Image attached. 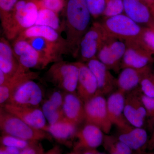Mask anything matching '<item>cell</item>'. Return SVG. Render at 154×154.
Here are the masks:
<instances>
[{
	"instance_id": "cell-27",
	"label": "cell",
	"mask_w": 154,
	"mask_h": 154,
	"mask_svg": "<svg viewBox=\"0 0 154 154\" xmlns=\"http://www.w3.org/2000/svg\"><path fill=\"white\" fill-rule=\"evenodd\" d=\"M35 25L48 26L60 33L62 26L58 14L45 8H40Z\"/></svg>"
},
{
	"instance_id": "cell-43",
	"label": "cell",
	"mask_w": 154,
	"mask_h": 154,
	"mask_svg": "<svg viewBox=\"0 0 154 154\" xmlns=\"http://www.w3.org/2000/svg\"><path fill=\"white\" fill-rule=\"evenodd\" d=\"M46 154H60L57 148H55L53 149L52 150L50 151Z\"/></svg>"
},
{
	"instance_id": "cell-15",
	"label": "cell",
	"mask_w": 154,
	"mask_h": 154,
	"mask_svg": "<svg viewBox=\"0 0 154 154\" xmlns=\"http://www.w3.org/2000/svg\"><path fill=\"white\" fill-rule=\"evenodd\" d=\"M124 14L143 27L154 25V11L142 0H123Z\"/></svg>"
},
{
	"instance_id": "cell-17",
	"label": "cell",
	"mask_w": 154,
	"mask_h": 154,
	"mask_svg": "<svg viewBox=\"0 0 154 154\" xmlns=\"http://www.w3.org/2000/svg\"><path fill=\"white\" fill-rule=\"evenodd\" d=\"M125 94L116 90L109 95L107 99L108 116L111 123L118 130L125 129L132 125L125 117L124 109Z\"/></svg>"
},
{
	"instance_id": "cell-28",
	"label": "cell",
	"mask_w": 154,
	"mask_h": 154,
	"mask_svg": "<svg viewBox=\"0 0 154 154\" xmlns=\"http://www.w3.org/2000/svg\"><path fill=\"white\" fill-rule=\"evenodd\" d=\"M42 110L50 125L55 124L65 118L62 109L58 107L48 99L43 103Z\"/></svg>"
},
{
	"instance_id": "cell-39",
	"label": "cell",
	"mask_w": 154,
	"mask_h": 154,
	"mask_svg": "<svg viewBox=\"0 0 154 154\" xmlns=\"http://www.w3.org/2000/svg\"><path fill=\"white\" fill-rule=\"evenodd\" d=\"M36 143L22 149L19 154H43L41 148L35 145Z\"/></svg>"
},
{
	"instance_id": "cell-24",
	"label": "cell",
	"mask_w": 154,
	"mask_h": 154,
	"mask_svg": "<svg viewBox=\"0 0 154 154\" xmlns=\"http://www.w3.org/2000/svg\"><path fill=\"white\" fill-rule=\"evenodd\" d=\"M118 139L132 150H137L146 144L148 139L147 132L143 128L131 126L118 130Z\"/></svg>"
},
{
	"instance_id": "cell-29",
	"label": "cell",
	"mask_w": 154,
	"mask_h": 154,
	"mask_svg": "<svg viewBox=\"0 0 154 154\" xmlns=\"http://www.w3.org/2000/svg\"><path fill=\"white\" fill-rule=\"evenodd\" d=\"M19 0H0V19L3 30L11 20L13 11Z\"/></svg>"
},
{
	"instance_id": "cell-8",
	"label": "cell",
	"mask_w": 154,
	"mask_h": 154,
	"mask_svg": "<svg viewBox=\"0 0 154 154\" xmlns=\"http://www.w3.org/2000/svg\"><path fill=\"white\" fill-rule=\"evenodd\" d=\"M85 121L99 128L104 133H109L113 125L107 111V99L105 96L96 95L85 103Z\"/></svg>"
},
{
	"instance_id": "cell-36",
	"label": "cell",
	"mask_w": 154,
	"mask_h": 154,
	"mask_svg": "<svg viewBox=\"0 0 154 154\" xmlns=\"http://www.w3.org/2000/svg\"><path fill=\"white\" fill-rule=\"evenodd\" d=\"M41 8L50 10L58 14L65 6L64 0H39Z\"/></svg>"
},
{
	"instance_id": "cell-12",
	"label": "cell",
	"mask_w": 154,
	"mask_h": 154,
	"mask_svg": "<svg viewBox=\"0 0 154 154\" xmlns=\"http://www.w3.org/2000/svg\"><path fill=\"white\" fill-rule=\"evenodd\" d=\"M42 98L43 93L41 87L33 80H29L19 86L6 103L24 107H39Z\"/></svg>"
},
{
	"instance_id": "cell-46",
	"label": "cell",
	"mask_w": 154,
	"mask_h": 154,
	"mask_svg": "<svg viewBox=\"0 0 154 154\" xmlns=\"http://www.w3.org/2000/svg\"><path fill=\"white\" fill-rule=\"evenodd\" d=\"M69 154H76L75 153H70Z\"/></svg>"
},
{
	"instance_id": "cell-35",
	"label": "cell",
	"mask_w": 154,
	"mask_h": 154,
	"mask_svg": "<svg viewBox=\"0 0 154 154\" xmlns=\"http://www.w3.org/2000/svg\"><path fill=\"white\" fill-rule=\"evenodd\" d=\"M139 39L149 49L154 52V25L144 27Z\"/></svg>"
},
{
	"instance_id": "cell-30",
	"label": "cell",
	"mask_w": 154,
	"mask_h": 154,
	"mask_svg": "<svg viewBox=\"0 0 154 154\" xmlns=\"http://www.w3.org/2000/svg\"><path fill=\"white\" fill-rule=\"evenodd\" d=\"M140 88L145 96L154 98V69L153 67L144 76Z\"/></svg>"
},
{
	"instance_id": "cell-41",
	"label": "cell",
	"mask_w": 154,
	"mask_h": 154,
	"mask_svg": "<svg viewBox=\"0 0 154 154\" xmlns=\"http://www.w3.org/2000/svg\"><path fill=\"white\" fill-rule=\"evenodd\" d=\"M8 80V76L3 72L0 70V85L5 83Z\"/></svg>"
},
{
	"instance_id": "cell-42",
	"label": "cell",
	"mask_w": 154,
	"mask_h": 154,
	"mask_svg": "<svg viewBox=\"0 0 154 154\" xmlns=\"http://www.w3.org/2000/svg\"><path fill=\"white\" fill-rule=\"evenodd\" d=\"M149 5L154 11V0H142Z\"/></svg>"
},
{
	"instance_id": "cell-40",
	"label": "cell",
	"mask_w": 154,
	"mask_h": 154,
	"mask_svg": "<svg viewBox=\"0 0 154 154\" xmlns=\"http://www.w3.org/2000/svg\"><path fill=\"white\" fill-rule=\"evenodd\" d=\"M20 149L14 147L3 146L1 147L0 154H19Z\"/></svg>"
},
{
	"instance_id": "cell-31",
	"label": "cell",
	"mask_w": 154,
	"mask_h": 154,
	"mask_svg": "<svg viewBox=\"0 0 154 154\" xmlns=\"http://www.w3.org/2000/svg\"><path fill=\"white\" fill-rule=\"evenodd\" d=\"M142 98L146 112V125L149 131L152 134L154 132V98L147 97L143 94Z\"/></svg>"
},
{
	"instance_id": "cell-22",
	"label": "cell",
	"mask_w": 154,
	"mask_h": 154,
	"mask_svg": "<svg viewBox=\"0 0 154 154\" xmlns=\"http://www.w3.org/2000/svg\"><path fill=\"white\" fill-rule=\"evenodd\" d=\"M8 40L3 37L0 38V70L9 79L17 73L20 65Z\"/></svg>"
},
{
	"instance_id": "cell-21",
	"label": "cell",
	"mask_w": 154,
	"mask_h": 154,
	"mask_svg": "<svg viewBox=\"0 0 154 154\" xmlns=\"http://www.w3.org/2000/svg\"><path fill=\"white\" fill-rule=\"evenodd\" d=\"M84 105L77 93H66L62 106L65 118L78 126L85 121Z\"/></svg>"
},
{
	"instance_id": "cell-26",
	"label": "cell",
	"mask_w": 154,
	"mask_h": 154,
	"mask_svg": "<svg viewBox=\"0 0 154 154\" xmlns=\"http://www.w3.org/2000/svg\"><path fill=\"white\" fill-rule=\"evenodd\" d=\"M75 124L64 118L52 125H48L47 132L60 142H66L75 137L77 131Z\"/></svg>"
},
{
	"instance_id": "cell-16",
	"label": "cell",
	"mask_w": 154,
	"mask_h": 154,
	"mask_svg": "<svg viewBox=\"0 0 154 154\" xmlns=\"http://www.w3.org/2000/svg\"><path fill=\"white\" fill-rule=\"evenodd\" d=\"M79 67V77L76 93L84 103L98 94L96 78L85 63L77 62Z\"/></svg>"
},
{
	"instance_id": "cell-20",
	"label": "cell",
	"mask_w": 154,
	"mask_h": 154,
	"mask_svg": "<svg viewBox=\"0 0 154 154\" xmlns=\"http://www.w3.org/2000/svg\"><path fill=\"white\" fill-rule=\"evenodd\" d=\"M27 40L49 64L61 60L62 54L68 52L65 45L52 42L45 38L35 37Z\"/></svg>"
},
{
	"instance_id": "cell-38",
	"label": "cell",
	"mask_w": 154,
	"mask_h": 154,
	"mask_svg": "<svg viewBox=\"0 0 154 154\" xmlns=\"http://www.w3.org/2000/svg\"><path fill=\"white\" fill-rule=\"evenodd\" d=\"M64 96V95H63L60 91H54L50 96L48 100L59 108L62 109Z\"/></svg>"
},
{
	"instance_id": "cell-32",
	"label": "cell",
	"mask_w": 154,
	"mask_h": 154,
	"mask_svg": "<svg viewBox=\"0 0 154 154\" xmlns=\"http://www.w3.org/2000/svg\"><path fill=\"white\" fill-rule=\"evenodd\" d=\"M1 141L3 146L14 147L20 149H23L37 142L29 141L6 134H3L2 136L1 137Z\"/></svg>"
},
{
	"instance_id": "cell-9",
	"label": "cell",
	"mask_w": 154,
	"mask_h": 154,
	"mask_svg": "<svg viewBox=\"0 0 154 154\" xmlns=\"http://www.w3.org/2000/svg\"><path fill=\"white\" fill-rule=\"evenodd\" d=\"M126 48L125 41L109 36L99 48L97 58L110 71L118 72Z\"/></svg>"
},
{
	"instance_id": "cell-19",
	"label": "cell",
	"mask_w": 154,
	"mask_h": 154,
	"mask_svg": "<svg viewBox=\"0 0 154 154\" xmlns=\"http://www.w3.org/2000/svg\"><path fill=\"white\" fill-rule=\"evenodd\" d=\"M152 67L141 69L130 67L122 69L116 79L117 90L126 94L139 88L144 76Z\"/></svg>"
},
{
	"instance_id": "cell-13",
	"label": "cell",
	"mask_w": 154,
	"mask_h": 154,
	"mask_svg": "<svg viewBox=\"0 0 154 154\" xmlns=\"http://www.w3.org/2000/svg\"><path fill=\"white\" fill-rule=\"evenodd\" d=\"M1 107L30 126L47 132L48 125L46 123V119L39 107L17 106L9 103L4 104Z\"/></svg>"
},
{
	"instance_id": "cell-34",
	"label": "cell",
	"mask_w": 154,
	"mask_h": 154,
	"mask_svg": "<svg viewBox=\"0 0 154 154\" xmlns=\"http://www.w3.org/2000/svg\"><path fill=\"white\" fill-rule=\"evenodd\" d=\"M92 17L97 19L103 17L106 8L105 0H85Z\"/></svg>"
},
{
	"instance_id": "cell-7",
	"label": "cell",
	"mask_w": 154,
	"mask_h": 154,
	"mask_svg": "<svg viewBox=\"0 0 154 154\" xmlns=\"http://www.w3.org/2000/svg\"><path fill=\"white\" fill-rule=\"evenodd\" d=\"M126 50L122 63L121 69L125 67L143 69L153 66L154 52L140 39L125 41Z\"/></svg>"
},
{
	"instance_id": "cell-3",
	"label": "cell",
	"mask_w": 154,
	"mask_h": 154,
	"mask_svg": "<svg viewBox=\"0 0 154 154\" xmlns=\"http://www.w3.org/2000/svg\"><path fill=\"white\" fill-rule=\"evenodd\" d=\"M0 128L4 134L31 142L42 140H51L52 137L48 132L34 128L25 123L17 116L1 107Z\"/></svg>"
},
{
	"instance_id": "cell-23",
	"label": "cell",
	"mask_w": 154,
	"mask_h": 154,
	"mask_svg": "<svg viewBox=\"0 0 154 154\" xmlns=\"http://www.w3.org/2000/svg\"><path fill=\"white\" fill-rule=\"evenodd\" d=\"M104 132L94 125L86 123L77 131L75 137L79 139L77 148L81 147L96 148L101 145L104 140Z\"/></svg>"
},
{
	"instance_id": "cell-6",
	"label": "cell",
	"mask_w": 154,
	"mask_h": 154,
	"mask_svg": "<svg viewBox=\"0 0 154 154\" xmlns=\"http://www.w3.org/2000/svg\"><path fill=\"white\" fill-rule=\"evenodd\" d=\"M109 36L101 22L92 23L80 42L78 55L80 61L86 63L97 58L99 48Z\"/></svg>"
},
{
	"instance_id": "cell-4",
	"label": "cell",
	"mask_w": 154,
	"mask_h": 154,
	"mask_svg": "<svg viewBox=\"0 0 154 154\" xmlns=\"http://www.w3.org/2000/svg\"><path fill=\"white\" fill-rule=\"evenodd\" d=\"M45 77L48 82L66 93H76L79 77L77 62H56L46 72Z\"/></svg>"
},
{
	"instance_id": "cell-1",
	"label": "cell",
	"mask_w": 154,
	"mask_h": 154,
	"mask_svg": "<svg viewBox=\"0 0 154 154\" xmlns=\"http://www.w3.org/2000/svg\"><path fill=\"white\" fill-rule=\"evenodd\" d=\"M66 10L65 28L68 51L77 57L80 42L92 25L93 17L85 0H69Z\"/></svg>"
},
{
	"instance_id": "cell-25",
	"label": "cell",
	"mask_w": 154,
	"mask_h": 154,
	"mask_svg": "<svg viewBox=\"0 0 154 154\" xmlns=\"http://www.w3.org/2000/svg\"><path fill=\"white\" fill-rule=\"evenodd\" d=\"M35 37L45 38L48 41L65 45L67 48L66 39L60 36L57 30L48 26L33 25L22 32L17 38L28 39Z\"/></svg>"
},
{
	"instance_id": "cell-45",
	"label": "cell",
	"mask_w": 154,
	"mask_h": 154,
	"mask_svg": "<svg viewBox=\"0 0 154 154\" xmlns=\"http://www.w3.org/2000/svg\"><path fill=\"white\" fill-rule=\"evenodd\" d=\"M96 153H95L93 152H91V151H88L85 152L84 153L82 154H96Z\"/></svg>"
},
{
	"instance_id": "cell-33",
	"label": "cell",
	"mask_w": 154,
	"mask_h": 154,
	"mask_svg": "<svg viewBox=\"0 0 154 154\" xmlns=\"http://www.w3.org/2000/svg\"><path fill=\"white\" fill-rule=\"evenodd\" d=\"M106 8L103 17L107 18L124 13L123 0H105Z\"/></svg>"
},
{
	"instance_id": "cell-37",
	"label": "cell",
	"mask_w": 154,
	"mask_h": 154,
	"mask_svg": "<svg viewBox=\"0 0 154 154\" xmlns=\"http://www.w3.org/2000/svg\"><path fill=\"white\" fill-rule=\"evenodd\" d=\"M132 151L128 146L118 139L110 154H132Z\"/></svg>"
},
{
	"instance_id": "cell-14",
	"label": "cell",
	"mask_w": 154,
	"mask_h": 154,
	"mask_svg": "<svg viewBox=\"0 0 154 154\" xmlns=\"http://www.w3.org/2000/svg\"><path fill=\"white\" fill-rule=\"evenodd\" d=\"M85 63L97 81L98 87L97 95L109 96L117 90L116 79L105 65L97 58L91 60Z\"/></svg>"
},
{
	"instance_id": "cell-2",
	"label": "cell",
	"mask_w": 154,
	"mask_h": 154,
	"mask_svg": "<svg viewBox=\"0 0 154 154\" xmlns=\"http://www.w3.org/2000/svg\"><path fill=\"white\" fill-rule=\"evenodd\" d=\"M40 8L39 0H19L10 22L3 30L8 40H15L20 33L35 25Z\"/></svg>"
},
{
	"instance_id": "cell-10",
	"label": "cell",
	"mask_w": 154,
	"mask_h": 154,
	"mask_svg": "<svg viewBox=\"0 0 154 154\" xmlns=\"http://www.w3.org/2000/svg\"><path fill=\"white\" fill-rule=\"evenodd\" d=\"M12 46L19 64L26 69H43L49 64L27 39L16 38Z\"/></svg>"
},
{
	"instance_id": "cell-47",
	"label": "cell",
	"mask_w": 154,
	"mask_h": 154,
	"mask_svg": "<svg viewBox=\"0 0 154 154\" xmlns=\"http://www.w3.org/2000/svg\"><path fill=\"white\" fill-rule=\"evenodd\" d=\"M96 154H103V153H96Z\"/></svg>"
},
{
	"instance_id": "cell-18",
	"label": "cell",
	"mask_w": 154,
	"mask_h": 154,
	"mask_svg": "<svg viewBox=\"0 0 154 154\" xmlns=\"http://www.w3.org/2000/svg\"><path fill=\"white\" fill-rule=\"evenodd\" d=\"M39 73L26 69L21 66L16 74L5 83L0 85V104L2 106L9 100L14 91L22 84L38 78Z\"/></svg>"
},
{
	"instance_id": "cell-5",
	"label": "cell",
	"mask_w": 154,
	"mask_h": 154,
	"mask_svg": "<svg viewBox=\"0 0 154 154\" xmlns=\"http://www.w3.org/2000/svg\"><path fill=\"white\" fill-rule=\"evenodd\" d=\"M101 23L109 36L125 41L139 39L144 28L124 13L104 18Z\"/></svg>"
},
{
	"instance_id": "cell-44",
	"label": "cell",
	"mask_w": 154,
	"mask_h": 154,
	"mask_svg": "<svg viewBox=\"0 0 154 154\" xmlns=\"http://www.w3.org/2000/svg\"><path fill=\"white\" fill-rule=\"evenodd\" d=\"M152 135L150 140V145L151 147L154 148V132L152 134Z\"/></svg>"
},
{
	"instance_id": "cell-11",
	"label": "cell",
	"mask_w": 154,
	"mask_h": 154,
	"mask_svg": "<svg viewBox=\"0 0 154 154\" xmlns=\"http://www.w3.org/2000/svg\"><path fill=\"white\" fill-rule=\"evenodd\" d=\"M140 88L125 94L124 114L127 121L135 127L143 128L146 112Z\"/></svg>"
}]
</instances>
